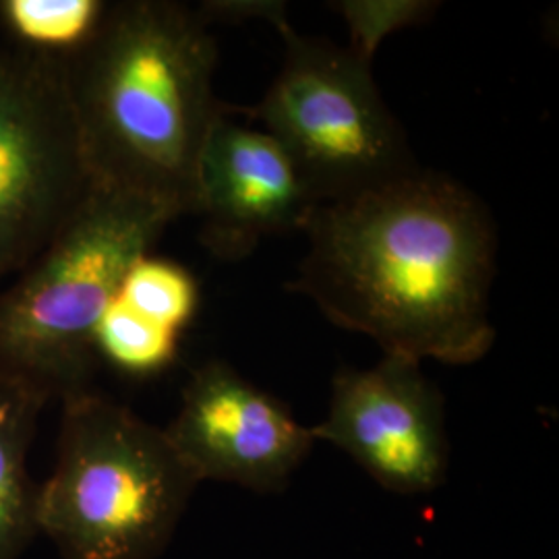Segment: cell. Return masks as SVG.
<instances>
[{"label":"cell","instance_id":"30bf717a","mask_svg":"<svg viewBox=\"0 0 559 559\" xmlns=\"http://www.w3.org/2000/svg\"><path fill=\"white\" fill-rule=\"evenodd\" d=\"M46 402L0 380V559H20L38 535V485L27 468Z\"/></svg>","mask_w":559,"mask_h":559},{"label":"cell","instance_id":"3957f363","mask_svg":"<svg viewBox=\"0 0 559 559\" xmlns=\"http://www.w3.org/2000/svg\"><path fill=\"white\" fill-rule=\"evenodd\" d=\"M179 218L160 201L94 182L57 239L0 288V380L46 404L92 390L106 307Z\"/></svg>","mask_w":559,"mask_h":559},{"label":"cell","instance_id":"9c48e42d","mask_svg":"<svg viewBox=\"0 0 559 559\" xmlns=\"http://www.w3.org/2000/svg\"><path fill=\"white\" fill-rule=\"evenodd\" d=\"M318 205L278 141L222 106L195 173L191 214L203 247L218 260H242L265 237L305 230Z\"/></svg>","mask_w":559,"mask_h":559},{"label":"cell","instance_id":"5b68a950","mask_svg":"<svg viewBox=\"0 0 559 559\" xmlns=\"http://www.w3.org/2000/svg\"><path fill=\"white\" fill-rule=\"evenodd\" d=\"M272 25L286 46L278 78L260 104L233 110L278 141L313 200H353L419 170L371 64L348 48L299 36L286 15Z\"/></svg>","mask_w":559,"mask_h":559},{"label":"cell","instance_id":"8992f818","mask_svg":"<svg viewBox=\"0 0 559 559\" xmlns=\"http://www.w3.org/2000/svg\"><path fill=\"white\" fill-rule=\"evenodd\" d=\"M92 185L62 60L0 41V288L57 239Z\"/></svg>","mask_w":559,"mask_h":559},{"label":"cell","instance_id":"ba28073f","mask_svg":"<svg viewBox=\"0 0 559 559\" xmlns=\"http://www.w3.org/2000/svg\"><path fill=\"white\" fill-rule=\"evenodd\" d=\"M164 431L200 483H233L255 493L284 491L316 443L288 406L222 360L191 373Z\"/></svg>","mask_w":559,"mask_h":559},{"label":"cell","instance_id":"7a4b0ae2","mask_svg":"<svg viewBox=\"0 0 559 559\" xmlns=\"http://www.w3.org/2000/svg\"><path fill=\"white\" fill-rule=\"evenodd\" d=\"M218 48L200 9L108 2L94 36L62 60L94 182L191 214L201 147L222 104Z\"/></svg>","mask_w":559,"mask_h":559},{"label":"cell","instance_id":"4fadbf2b","mask_svg":"<svg viewBox=\"0 0 559 559\" xmlns=\"http://www.w3.org/2000/svg\"><path fill=\"white\" fill-rule=\"evenodd\" d=\"M117 299L143 318L180 334L198 311L200 288L191 272L179 263L145 255L124 274Z\"/></svg>","mask_w":559,"mask_h":559},{"label":"cell","instance_id":"7c38bea8","mask_svg":"<svg viewBox=\"0 0 559 559\" xmlns=\"http://www.w3.org/2000/svg\"><path fill=\"white\" fill-rule=\"evenodd\" d=\"M179 332L147 320L117 297L106 307L96 330V353L131 378L158 376L179 353Z\"/></svg>","mask_w":559,"mask_h":559},{"label":"cell","instance_id":"5bb4252c","mask_svg":"<svg viewBox=\"0 0 559 559\" xmlns=\"http://www.w3.org/2000/svg\"><path fill=\"white\" fill-rule=\"evenodd\" d=\"M433 4L429 2H340L338 11L344 15L350 29L348 50L357 59L371 64L373 52L381 40L394 29L417 23L427 13H431Z\"/></svg>","mask_w":559,"mask_h":559},{"label":"cell","instance_id":"52a82bcc","mask_svg":"<svg viewBox=\"0 0 559 559\" xmlns=\"http://www.w3.org/2000/svg\"><path fill=\"white\" fill-rule=\"evenodd\" d=\"M311 431L392 493L425 496L448 475L443 396L419 360L383 355L371 369L340 371L328 415Z\"/></svg>","mask_w":559,"mask_h":559},{"label":"cell","instance_id":"8fae6325","mask_svg":"<svg viewBox=\"0 0 559 559\" xmlns=\"http://www.w3.org/2000/svg\"><path fill=\"white\" fill-rule=\"evenodd\" d=\"M106 9L102 0H0V29L13 48L64 60L94 36Z\"/></svg>","mask_w":559,"mask_h":559},{"label":"cell","instance_id":"277c9868","mask_svg":"<svg viewBox=\"0 0 559 559\" xmlns=\"http://www.w3.org/2000/svg\"><path fill=\"white\" fill-rule=\"evenodd\" d=\"M57 460L38 485V535L62 559H156L200 480L164 427L94 390L60 402Z\"/></svg>","mask_w":559,"mask_h":559},{"label":"cell","instance_id":"6da1fadb","mask_svg":"<svg viewBox=\"0 0 559 559\" xmlns=\"http://www.w3.org/2000/svg\"><path fill=\"white\" fill-rule=\"evenodd\" d=\"M305 233L309 251L290 288L383 355L471 365L493 346L496 228L456 180L415 170L318 205Z\"/></svg>","mask_w":559,"mask_h":559}]
</instances>
